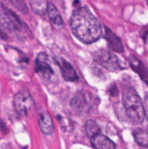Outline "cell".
Masks as SVG:
<instances>
[{
	"label": "cell",
	"mask_w": 148,
	"mask_h": 149,
	"mask_svg": "<svg viewBox=\"0 0 148 149\" xmlns=\"http://www.w3.org/2000/svg\"><path fill=\"white\" fill-rule=\"evenodd\" d=\"M70 23L74 36L84 43H94L102 36L100 21L86 7H77L71 15Z\"/></svg>",
	"instance_id": "cell-1"
},
{
	"label": "cell",
	"mask_w": 148,
	"mask_h": 149,
	"mask_svg": "<svg viewBox=\"0 0 148 149\" xmlns=\"http://www.w3.org/2000/svg\"><path fill=\"white\" fill-rule=\"evenodd\" d=\"M123 107L129 120L133 125H140L145 119V108L141 97L133 87H126L122 96Z\"/></svg>",
	"instance_id": "cell-2"
},
{
	"label": "cell",
	"mask_w": 148,
	"mask_h": 149,
	"mask_svg": "<svg viewBox=\"0 0 148 149\" xmlns=\"http://www.w3.org/2000/svg\"><path fill=\"white\" fill-rule=\"evenodd\" d=\"M13 106L18 114L26 116L34 106V101L28 92L20 91L15 95Z\"/></svg>",
	"instance_id": "cell-3"
},
{
	"label": "cell",
	"mask_w": 148,
	"mask_h": 149,
	"mask_svg": "<svg viewBox=\"0 0 148 149\" xmlns=\"http://www.w3.org/2000/svg\"><path fill=\"white\" fill-rule=\"evenodd\" d=\"M96 58L100 65L110 71H115L122 68L121 63L118 57L110 51L105 49L98 51L96 53Z\"/></svg>",
	"instance_id": "cell-4"
},
{
	"label": "cell",
	"mask_w": 148,
	"mask_h": 149,
	"mask_svg": "<svg viewBox=\"0 0 148 149\" xmlns=\"http://www.w3.org/2000/svg\"><path fill=\"white\" fill-rule=\"evenodd\" d=\"M35 63V71L42 78L49 79L53 75V69L49 64V57L46 53H39L36 57Z\"/></svg>",
	"instance_id": "cell-5"
},
{
	"label": "cell",
	"mask_w": 148,
	"mask_h": 149,
	"mask_svg": "<svg viewBox=\"0 0 148 149\" xmlns=\"http://www.w3.org/2000/svg\"><path fill=\"white\" fill-rule=\"evenodd\" d=\"M0 19L3 24L12 30L21 31L23 29V23L17 15L8 9L4 8L0 15Z\"/></svg>",
	"instance_id": "cell-6"
},
{
	"label": "cell",
	"mask_w": 148,
	"mask_h": 149,
	"mask_svg": "<svg viewBox=\"0 0 148 149\" xmlns=\"http://www.w3.org/2000/svg\"><path fill=\"white\" fill-rule=\"evenodd\" d=\"M56 62L65 81H75L78 80L76 71L70 63L62 58H56Z\"/></svg>",
	"instance_id": "cell-7"
},
{
	"label": "cell",
	"mask_w": 148,
	"mask_h": 149,
	"mask_svg": "<svg viewBox=\"0 0 148 149\" xmlns=\"http://www.w3.org/2000/svg\"><path fill=\"white\" fill-rule=\"evenodd\" d=\"M129 65L131 68L139 76L142 81H145L148 85V68L139 58L133 55H131L129 58Z\"/></svg>",
	"instance_id": "cell-8"
},
{
	"label": "cell",
	"mask_w": 148,
	"mask_h": 149,
	"mask_svg": "<svg viewBox=\"0 0 148 149\" xmlns=\"http://www.w3.org/2000/svg\"><path fill=\"white\" fill-rule=\"evenodd\" d=\"M104 39L107 40L109 47L112 50L117 52H123L124 49L120 39L107 27H105L104 30Z\"/></svg>",
	"instance_id": "cell-9"
},
{
	"label": "cell",
	"mask_w": 148,
	"mask_h": 149,
	"mask_svg": "<svg viewBox=\"0 0 148 149\" xmlns=\"http://www.w3.org/2000/svg\"><path fill=\"white\" fill-rule=\"evenodd\" d=\"M92 146L95 149H115L116 146L107 136L98 134L91 138Z\"/></svg>",
	"instance_id": "cell-10"
},
{
	"label": "cell",
	"mask_w": 148,
	"mask_h": 149,
	"mask_svg": "<svg viewBox=\"0 0 148 149\" xmlns=\"http://www.w3.org/2000/svg\"><path fill=\"white\" fill-rule=\"evenodd\" d=\"M39 125L41 130L45 135H51L53 133L54 124L49 114L46 112H43L39 118Z\"/></svg>",
	"instance_id": "cell-11"
},
{
	"label": "cell",
	"mask_w": 148,
	"mask_h": 149,
	"mask_svg": "<svg viewBox=\"0 0 148 149\" xmlns=\"http://www.w3.org/2000/svg\"><path fill=\"white\" fill-rule=\"evenodd\" d=\"M46 13L49 15V19L55 26H57V27H62L63 26V20H62V16L57 9L56 8V7L52 3L47 2Z\"/></svg>",
	"instance_id": "cell-12"
},
{
	"label": "cell",
	"mask_w": 148,
	"mask_h": 149,
	"mask_svg": "<svg viewBox=\"0 0 148 149\" xmlns=\"http://www.w3.org/2000/svg\"><path fill=\"white\" fill-rule=\"evenodd\" d=\"M133 138L135 141L141 146L148 147V131L146 130L138 128L133 130Z\"/></svg>",
	"instance_id": "cell-13"
},
{
	"label": "cell",
	"mask_w": 148,
	"mask_h": 149,
	"mask_svg": "<svg viewBox=\"0 0 148 149\" xmlns=\"http://www.w3.org/2000/svg\"><path fill=\"white\" fill-rule=\"evenodd\" d=\"M85 131L89 138H93L95 135L100 134V128L95 121L92 119L87 120L85 123Z\"/></svg>",
	"instance_id": "cell-14"
},
{
	"label": "cell",
	"mask_w": 148,
	"mask_h": 149,
	"mask_svg": "<svg viewBox=\"0 0 148 149\" xmlns=\"http://www.w3.org/2000/svg\"><path fill=\"white\" fill-rule=\"evenodd\" d=\"M32 10L39 15H44L47 8V2L44 1H30Z\"/></svg>",
	"instance_id": "cell-15"
},
{
	"label": "cell",
	"mask_w": 148,
	"mask_h": 149,
	"mask_svg": "<svg viewBox=\"0 0 148 149\" xmlns=\"http://www.w3.org/2000/svg\"><path fill=\"white\" fill-rule=\"evenodd\" d=\"M144 108H145V113L147 116V119L148 121V93L145 95V102H144Z\"/></svg>",
	"instance_id": "cell-16"
},
{
	"label": "cell",
	"mask_w": 148,
	"mask_h": 149,
	"mask_svg": "<svg viewBox=\"0 0 148 149\" xmlns=\"http://www.w3.org/2000/svg\"><path fill=\"white\" fill-rule=\"evenodd\" d=\"M0 37L2 38V39H6V38H7L5 33H4V32L1 30V29H0Z\"/></svg>",
	"instance_id": "cell-17"
},
{
	"label": "cell",
	"mask_w": 148,
	"mask_h": 149,
	"mask_svg": "<svg viewBox=\"0 0 148 149\" xmlns=\"http://www.w3.org/2000/svg\"><path fill=\"white\" fill-rule=\"evenodd\" d=\"M147 4H148V1H147Z\"/></svg>",
	"instance_id": "cell-18"
}]
</instances>
